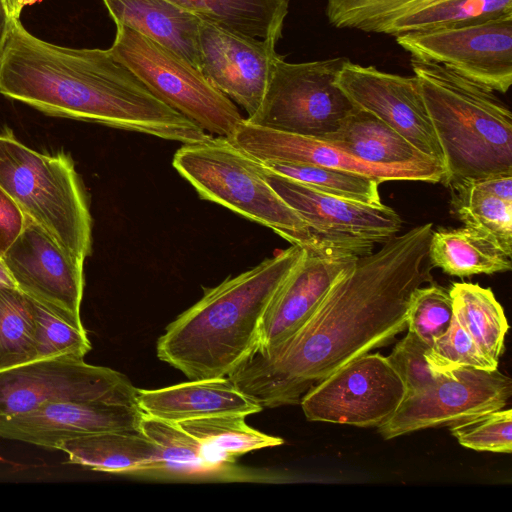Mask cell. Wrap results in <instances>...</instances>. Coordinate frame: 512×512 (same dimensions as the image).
<instances>
[{
  "label": "cell",
  "instance_id": "6da1fadb",
  "mask_svg": "<svg viewBox=\"0 0 512 512\" xmlns=\"http://www.w3.org/2000/svg\"><path fill=\"white\" fill-rule=\"evenodd\" d=\"M433 224L416 226L360 256L307 322L268 352L253 351L227 377L262 408L295 405L316 383L406 329L413 292L432 283Z\"/></svg>",
  "mask_w": 512,
  "mask_h": 512
},
{
  "label": "cell",
  "instance_id": "7a4b0ae2",
  "mask_svg": "<svg viewBox=\"0 0 512 512\" xmlns=\"http://www.w3.org/2000/svg\"><path fill=\"white\" fill-rule=\"evenodd\" d=\"M0 93L48 115L183 144L211 135L158 99L110 49L53 44L14 18L0 61Z\"/></svg>",
  "mask_w": 512,
  "mask_h": 512
},
{
  "label": "cell",
  "instance_id": "3957f363",
  "mask_svg": "<svg viewBox=\"0 0 512 512\" xmlns=\"http://www.w3.org/2000/svg\"><path fill=\"white\" fill-rule=\"evenodd\" d=\"M305 253L291 245L206 289L159 337L158 358L190 380L227 377L257 348L266 308Z\"/></svg>",
  "mask_w": 512,
  "mask_h": 512
},
{
  "label": "cell",
  "instance_id": "277c9868",
  "mask_svg": "<svg viewBox=\"0 0 512 512\" xmlns=\"http://www.w3.org/2000/svg\"><path fill=\"white\" fill-rule=\"evenodd\" d=\"M410 63L442 149V182L512 175V114L495 91L438 63Z\"/></svg>",
  "mask_w": 512,
  "mask_h": 512
},
{
  "label": "cell",
  "instance_id": "5b68a950",
  "mask_svg": "<svg viewBox=\"0 0 512 512\" xmlns=\"http://www.w3.org/2000/svg\"><path fill=\"white\" fill-rule=\"evenodd\" d=\"M0 186L23 213L63 249L84 262L92 250V217L72 159L24 145L0 133Z\"/></svg>",
  "mask_w": 512,
  "mask_h": 512
},
{
  "label": "cell",
  "instance_id": "8992f818",
  "mask_svg": "<svg viewBox=\"0 0 512 512\" xmlns=\"http://www.w3.org/2000/svg\"><path fill=\"white\" fill-rule=\"evenodd\" d=\"M172 164L202 199L272 229L292 245L324 247L267 182L261 163L228 138L209 135L202 141L183 144Z\"/></svg>",
  "mask_w": 512,
  "mask_h": 512
},
{
  "label": "cell",
  "instance_id": "52a82bcc",
  "mask_svg": "<svg viewBox=\"0 0 512 512\" xmlns=\"http://www.w3.org/2000/svg\"><path fill=\"white\" fill-rule=\"evenodd\" d=\"M109 49L158 99L206 133L230 138L245 119L199 69L140 32L116 23Z\"/></svg>",
  "mask_w": 512,
  "mask_h": 512
},
{
  "label": "cell",
  "instance_id": "ba28073f",
  "mask_svg": "<svg viewBox=\"0 0 512 512\" xmlns=\"http://www.w3.org/2000/svg\"><path fill=\"white\" fill-rule=\"evenodd\" d=\"M348 60L334 57L289 63L281 56L260 107L246 121L280 132L326 139L356 108L336 82Z\"/></svg>",
  "mask_w": 512,
  "mask_h": 512
},
{
  "label": "cell",
  "instance_id": "9c48e42d",
  "mask_svg": "<svg viewBox=\"0 0 512 512\" xmlns=\"http://www.w3.org/2000/svg\"><path fill=\"white\" fill-rule=\"evenodd\" d=\"M405 397V385L387 357L367 352L312 386L300 404L309 421L379 427Z\"/></svg>",
  "mask_w": 512,
  "mask_h": 512
},
{
  "label": "cell",
  "instance_id": "30bf717a",
  "mask_svg": "<svg viewBox=\"0 0 512 512\" xmlns=\"http://www.w3.org/2000/svg\"><path fill=\"white\" fill-rule=\"evenodd\" d=\"M413 58L434 62L495 92L512 84V14L395 36Z\"/></svg>",
  "mask_w": 512,
  "mask_h": 512
},
{
  "label": "cell",
  "instance_id": "8fae6325",
  "mask_svg": "<svg viewBox=\"0 0 512 512\" xmlns=\"http://www.w3.org/2000/svg\"><path fill=\"white\" fill-rule=\"evenodd\" d=\"M261 166L267 182L307 224L321 246L365 256L376 244L396 236L402 227L399 214L389 206L325 194Z\"/></svg>",
  "mask_w": 512,
  "mask_h": 512
},
{
  "label": "cell",
  "instance_id": "7c38bea8",
  "mask_svg": "<svg viewBox=\"0 0 512 512\" xmlns=\"http://www.w3.org/2000/svg\"><path fill=\"white\" fill-rule=\"evenodd\" d=\"M137 392L125 375L84 359L35 360L0 372V417L61 400L109 399L138 406Z\"/></svg>",
  "mask_w": 512,
  "mask_h": 512
},
{
  "label": "cell",
  "instance_id": "4fadbf2b",
  "mask_svg": "<svg viewBox=\"0 0 512 512\" xmlns=\"http://www.w3.org/2000/svg\"><path fill=\"white\" fill-rule=\"evenodd\" d=\"M436 375L432 386L406 396L395 414L377 427L384 439L453 426L504 408L512 395L511 379L498 369L463 367Z\"/></svg>",
  "mask_w": 512,
  "mask_h": 512
},
{
  "label": "cell",
  "instance_id": "5bb4252c",
  "mask_svg": "<svg viewBox=\"0 0 512 512\" xmlns=\"http://www.w3.org/2000/svg\"><path fill=\"white\" fill-rule=\"evenodd\" d=\"M512 14V0H327L336 28L398 36Z\"/></svg>",
  "mask_w": 512,
  "mask_h": 512
},
{
  "label": "cell",
  "instance_id": "9a60e30c",
  "mask_svg": "<svg viewBox=\"0 0 512 512\" xmlns=\"http://www.w3.org/2000/svg\"><path fill=\"white\" fill-rule=\"evenodd\" d=\"M336 82L357 108L384 121L444 167L442 149L415 75L388 73L348 60Z\"/></svg>",
  "mask_w": 512,
  "mask_h": 512
},
{
  "label": "cell",
  "instance_id": "2e32d148",
  "mask_svg": "<svg viewBox=\"0 0 512 512\" xmlns=\"http://www.w3.org/2000/svg\"><path fill=\"white\" fill-rule=\"evenodd\" d=\"M275 39L241 34L201 19L199 70L220 92L254 115L261 105L276 61Z\"/></svg>",
  "mask_w": 512,
  "mask_h": 512
},
{
  "label": "cell",
  "instance_id": "e0dca14e",
  "mask_svg": "<svg viewBox=\"0 0 512 512\" xmlns=\"http://www.w3.org/2000/svg\"><path fill=\"white\" fill-rule=\"evenodd\" d=\"M2 259L22 293L81 320L84 262L63 249L27 216L24 229Z\"/></svg>",
  "mask_w": 512,
  "mask_h": 512
},
{
  "label": "cell",
  "instance_id": "ac0fdd59",
  "mask_svg": "<svg viewBox=\"0 0 512 512\" xmlns=\"http://www.w3.org/2000/svg\"><path fill=\"white\" fill-rule=\"evenodd\" d=\"M137 405L109 399L61 400L0 417V437L57 450L60 443L102 432H138Z\"/></svg>",
  "mask_w": 512,
  "mask_h": 512
},
{
  "label": "cell",
  "instance_id": "d6986e66",
  "mask_svg": "<svg viewBox=\"0 0 512 512\" xmlns=\"http://www.w3.org/2000/svg\"><path fill=\"white\" fill-rule=\"evenodd\" d=\"M357 259L354 254L334 248L306 249L266 308L254 351L268 352L298 331Z\"/></svg>",
  "mask_w": 512,
  "mask_h": 512
},
{
  "label": "cell",
  "instance_id": "ffe728a7",
  "mask_svg": "<svg viewBox=\"0 0 512 512\" xmlns=\"http://www.w3.org/2000/svg\"><path fill=\"white\" fill-rule=\"evenodd\" d=\"M240 149L260 162L287 161L307 163L356 172L385 181L442 182L443 167H385L355 158L330 142L272 130L252 124L246 119L228 138Z\"/></svg>",
  "mask_w": 512,
  "mask_h": 512
},
{
  "label": "cell",
  "instance_id": "44dd1931",
  "mask_svg": "<svg viewBox=\"0 0 512 512\" xmlns=\"http://www.w3.org/2000/svg\"><path fill=\"white\" fill-rule=\"evenodd\" d=\"M140 430L159 447L155 461L136 473L156 479L254 481L270 479L259 472L239 467L209 445L203 443L178 423L154 418L143 413Z\"/></svg>",
  "mask_w": 512,
  "mask_h": 512
},
{
  "label": "cell",
  "instance_id": "7402d4cb",
  "mask_svg": "<svg viewBox=\"0 0 512 512\" xmlns=\"http://www.w3.org/2000/svg\"><path fill=\"white\" fill-rule=\"evenodd\" d=\"M137 404L145 415L173 423L222 415L248 416L263 409L241 393L228 377L138 389Z\"/></svg>",
  "mask_w": 512,
  "mask_h": 512
},
{
  "label": "cell",
  "instance_id": "603a6c76",
  "mask_svg": "<svg viewBox=\"0 0 512 512\" xmlns=\"http://www.w3.org/2000/svg\"><path fill=\"white\" fill-rule=\"evenodd\" d=\"M114 23L126 25L200 68V18L167 0H103Z\"/></svg>",
  "mask_w": 512,
  "mask_h": 512
},
{
  "label": "cell",
  "instance_id": "cb8c5ba5",
  "mask_svg": "<svg viewBox=\"0 0 512 512\" xmlns=\"http://www.w3.org/2000/svg\"><path fill=\"white\" fill-rule=\"evenodd\" d=\"M364 162L385 167H443L375 115L355 108L326 139ZM444 168V167H443Z\"/></svg>",
  "mask_w": 512,
  "mask_h": 512
},
{
  "label": "cell",
  "instance_id": "d4e9b609",
  "mask_svg": "<svg viewBox=\"0 0 512 512\" xmlns=\"http://www.w3.org/2000/svg\"><path fill=\"white\" fill-rule=\"evenodd\" d=\"M511 257L493 237L465 225L433 229L429 244L431 266L460 278L508 272Z\"/></svg>",
  "mask_w": 512,
  "mask_h": 512
},
{
  "label": "cell",
  "instance_id": "484cf974",
  "mask_svg": "<svg viewBox=\"0 0 512 512\" xmlns=\"http://www.w3.org/2000/svg\"><path fill=\"white\" fill-rule=\"evenodd\" d=\"M69 462L95 471L136 475L156 460L159 447L142 431L102 432L60 443Z\"/></svg>",
  "mask_w": 512,
  "mask_h": 512
},
{
  "label": "cell",
  "instance_id": "4316f807",
  "mask_svg": "<svg viewBox=\"0 0 512 512\" xmlns=\"http://www.w3.org/2000/svg\"><path fill=\"white\" fill-rule=\"evenodd\" d=\"M174 5L241 34L275 39L282 36L289 0H167Z\"/></svg>",
  "mask_w": 512,
  "mask_h": 512
},
{
  "label": "cell",
  "instance_id": "83f0119b",
  "mask_svg": "<svg viewBox=\"0 0 512 512\" xmlns=\"http://www.w3.org/2000/svg\"><path fill=\"white\" fill-rule=\"evenodd\" d=\"M449 293L454 319L486 355L499 362L509 325L492 290L475 283L455 282Z\"/></svg>",
  "mask_w": 512,
  "mask_h": 512
},
{
  "label": "cell",
  "instance_id": "f1b7e54d",
  "mask_svg": "<svg viewBox=\"0 0 512 512\" xmlns=\"http://www.w3.org/2000/svg\"><path fill=\"white\" fill-rule=\"evenodd\" d=\"M261 163L279 175L325 194L370 205L383 204L379 194L381 182L373 177L307 163L287 161Z\"/></svg>",
  "mask_w": 512,
  "mask_h": 512
},
{
  "label": "cell",
  "instance_id": "f546056e",
  "mask_svg": "<svg viewBox=\"0 0 512 512\" xmlns=\"http://www.w3.org/2000/svg\"><path fill=\"white\" fill-rule=\"evenodd\" d=\"M35 360L31 298L17 288H0V372Z\"/></svg>",
  "mask_w": 512,
  "mask_h": 512
},
{
  "label": "cell",
  "instance_id": "4dcf8cb0",
  "mask_svg": "<svg viewBox=\"0 0 512 512\" xmlns=\"http://www.w3.org/2000/svg\"><path fill=\"white\" fill-rule=\"evenodd\" d=\"M245 418L244 415H222L187 420L178 424L224 457L235 461L247 452L284 443L280 437L250 427Z\"/></svg>",
  "mask_w": 512,
  "mask_h": 512
},
{
  "label": "cell",
  "instance_id": "1f68e13d",
  "mask_svg": "<svg viewBox=\"0 0 512 512\" xmlns=\"http://www.w3.org/2000/svg\"><path fill=\"white\" fill-rule=\"evenodd\" d=\"M449 189L452 209L464 225L490 235L512 255V202L487 194L472 183Z\"/></svg>",
  "mask_w": 512,
  "mask_h": 512
},
{
  "label": "cell",
  "instance_id": "d6a6232c",
  "mask_svg": "<svg viewBox=\"0 0 512 512\" xmlns=\"http://www.w3.org/2000/svg\"><path fill=\"white\" fill-rule=\"evenodd\" d=\"M31 301L36 325V360L57 357L84 359L91 350V343L81 320L32 298Z\"/></svg>",
  "mask_w": 512,
  "mask_h": 512
},
{
  "label": "cell",
  "instance_id": "836d02e7",
  "mask_svg": "<svg viewBox=\"0 0 512 512\" xmlns=\"http://www.w3.org/2000/svg\"><path fill=\"white\" fill-rule=\"evenodd\" d=\"M453 320L449 289L429 283L418 287L411 297L406 316V329L429 346L442 336Z\"/></svg>",
  "mask_w": 512,
  "mask_h": 512
},
{
  "label": "cell",
  "instance_id": "e575fe53",
  "mask_svg": "<svg viewBox=\"0 0 512 512\" xmlns=\"http://www.w3.org/2000/svg\"><path fill=\"white\" fill-rule=\"evenodd\" d=\"M426 361L434 374L457 368H475L493 371L498 361L486 355L454 319L449 329L425 353Z\"/></svg>",
  "mask_w": 512,
  "mask_h": 512
},
{
  "label": "cell",
  "instance_id": "d590c367",
  "mask_svg": "<svg viewBox=\"0 0 512 512\" xmlns=\"http://www.w3.org/2000/svg\"><path fill=\"white\" fill-rule=\"evenodd\" d=\"M460 445L476 451L511 453L512 410L499 409L450 426Z\"/></svg>",
  "mask_w": 512,
  "mask_h": 512
},
{
  "label": "cell",
  "instance_id": "8d00e7d4",
  "mask_svg": "<svg viewBox=\"0 0 512 512\" xmlns=\"http://www.w3.org/2000/svg\"><path fill=\"white\" fill-rule=\"evenodd\" d=\"M429 347L415 333L408 331L386 356L402 379L406 396L422 392L435 383L437 375L431 371L425 358Z\"/></svg>",
  "mask_w": 512,
  "mask_h": 512
},
{
  "label": "cell",
  "instance_id": "74e56055",
  "mask_svg": "<svg viewBox=\"0 0 512 512\" xmlns=\"http://www.w3.org/2000/svg\"><path fill=\"white\" fill-rule=\"evenodd\" d=\"M26 224V215L0 186V258L18 238Z\"/></svg>",
  "mask_w": 512,
  "mask_h": 512
},
{
  "label": "cell",
  "instance_id": "f35d334b",
  "mask_svg": "<svg viewBox=\"0 0 512 512\" xmlns=\"http://www.w3.org/2000/svg\"><path fill=\"white\" fill-rule=\"evenodd\" d=\"M470 183L487 194L512 202V175L493 176Z\"/></svg>",
  "mask_w": 512,
  "mask_h": 512
},
{
  "label": "cell",
  "instance_id": "ab89813d",
  "mask_svg": "<svg viewBox=\"0 0 512 512\" xmlns=\"http://www.w3.org/2000/svg\"><path fill=\"white\" fill-rule=\"evenodd\" d=\"M11 20L12 18L9 16L5 0H0V61L9 34Z\"/></svg>",
  "mask_w": 512,
  "mask_h": 512
},
{
  "label": "cell",
  "instance_id": "60d3db41",
  "mask_svg": "<svg viewBox=\"0 0 512 512\" xmlns=\"http://www.w3.org/2000/svg\"><path fill=\"white\" fill-rule=\"evenodd\" d=\"M41 0H5V4L9 16L13 19H19L22 10L30 5H33Z\"/></svg>",
  "mask_w": 512,
  "mask_h": 512
},
{
  "label": "cell",
  "instance_id": "b9f144b4",
  "mask_svg": "<svg viewBox=\"0 0 512 512\" xmlns=\"http://www.w3.org/2000/svg\"><path fill=\"white\" fill-rule=\"evenodd\" d=\"M0 288H17L2 258H0Z\"/></svg>",
  "mask_w": 512,
  "mask_h": 512
}]
</instances>
